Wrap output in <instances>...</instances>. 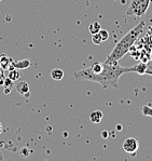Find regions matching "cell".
<instances>
[{
    "label": "cell",
    "instance_id": "6da1fadb",
    "mask_svg": "<svg viewBox=\"0 0 152 161\" xmlns=\"http://www.w3.org/2000/svg\"><path fill=\"white\" fill-rule=\"evenodd\" d=\"M119 61H113V59L107 58L104 63V68L98 74H89L84 70V68L81 70L75 71L73 77L78 80H87L97 82L104 89L108 88H118V82L119 79L123 74L129 73L128 67H122L119 63Z\"/></svg>",
    "mask_w": 152,
    "mask_h": 161
},
{
    "label": "cell",
    "instance_id": "7a4b0ae2",
    "mask_svg": "<svg viewBox=\"0 0 152 161\" xmlns=\"http://www.w3.org/2000/svg\"><path fill=\"white\" fill-rule=\"evenodd\" d=\"M144 22H140L138 25H136L134 28H132L131 31L116 44V47L113 48V50L110 52V54L108 55L107 58L113 59V61H120L126 53L129 52L132 47L134 46V43L137 41L138 37L140 36L141 33L144 31Z\"/></svg>",
    "mask_w": 152,
    "mask_h": 161
},
{
    "label": "cell",
    "instance_id": "3957f363",
    "mask_svg": "<svg viewBox=\"0 0 152 161\" xmlns=\"http://www.w3.org/2000/svg\"><path fill=\"white\" fill-rule=\"evenodd\" d=\"M152 0H132L128 9L126 11V15L140 17L146 14L150 7Z\"/></svg>",
    "mask_w": 152,
    "mask_h": 161
},
{
    "label": "cell",
    "instance_id": "277c9868",
    "mask_svg": "<svg viewBox=\"0 0 152 161\" xmlns=\"http://www.w3.org/2000/svg\"><path fill=\"white\" fill-rule=\"evenodd\" d=\"M138 148H139V143L135 137H128L123 142V149L127 153L134 155L138 150Z\"/></svg>",
    "mask_w": 152,
    "mask_h": 161
},
{
    "label": "cell",
    "instance_id": "5b68a950",
    "mask_svg": "<svg viewBox=\"0 0 152 161\" xmlns=\"http://www.w3.org/2000/svg\"><path fill=\"white\" fill-rule=\"evenodd\" d=\"M15 88H16V91H18L21 95L26 96V97L29 96V86L26 81H24V80L18 81V82L15 85Z\"/></svg>",
    "mask_w": 152,
    "mask_h": 161
},
{
    "label": "cell",
    "instance_id": "8992f818",
    "mask_svg": "<svg viewBox=\"0 0 152 161\" xmlns=\"http://www.w3.org/2000/svg\"><path fill=\"white\" fill-rule=\"evenodd\" d=\"M146 68H147V64L144 63V62H140V63L136 64V65H134V66H129L128 71L129 73H136V74H138V75H144Z\"/></svg>",
    "mask_w": 152,
    "mask_h": 161
},
{
    "label": "cell",
    "instance_id": "52a82bcc",
    "mask_svg": "<svg viewBox=\"0 0 152 161\" xmlns=\"http://www.w3.org/2000/svg\"><path fill=\"white\" fill-rule=\"evenodd\" d=\"M30 66V62L28 59H24V61H12L11 63V66L9 67V70L10 69H24V68H27Z\"/></svg>",
    "mask_w": 152,
    "mask_h": 161
},
{
    "label": "cell",
    "instance_id": "ba28073f",
    "mask_svg": "<svg viewBox=\"0 0 152 161\" xmlns=\"http://www.w3.org/2000/svg\"><path fill=\"white\" fill-rule=\"evenodd\" d=\"M12 59L7 54H0V68L3 70H9V67L11 66Z\"/></svg>",
    "mask_w": 152,
    "mask_h": 161
},
{
    "label": "cell",
    "instance_id": "9c48e42d",
    "mask_svg": "<svg viewBox=\"0 0 152 161\" xmlns=\"http://www.w3.org/2000/svg\"><path fill=\"white\" fill-rule=\"evenodd\" d=\"M102 117H104V114L100 110H94L91 113L90 115V120L92 121L93 123H99L100 121L102 120Z\"/></svg>",
    "mask_w": 152,
    "mask_h": 161
},
{
    "label": "cell",
    "instance_id": "30bf717a",
    "mask_svg": "<svg viewBox=\"0 0 152 161\" xmlns=\"http://www.w3.org/2000/svg\"><path fill=\"white\" fill-rule=\"evenodd\" d=\"M64 76H65V74H64V71L60 68H54L51 71V77H52L53 80L60 81L64 78Z\"/></svg>",
    "mask_w": 152,
    "mask_h": 161
},
{
    "label": "cell",
    "instance_id": "8fae6325",
    "mask_svg": "<svg viewBox=\"0 0 152 161\" xmlns=\"http://www.w3.org/2000/svg\"><path fill=\"white\" fill-rule=\"evenodd\" d=\"M8 78L11 79L13 82H16V81H18L19 78H21V71H19L18 69H16V68L10 69L9 74H8Z\"/></svg>",
    "mask_w": 152,
    "mask_h": 161
},
{
    "label": "cell",
    "instance_id": "7c38bea8",
    "mask_svg": "<svg viewBox=\"0 0 152 161\" xmlns=\"http://www.w3.org/2000/svg\"><path fill=\"white\" fill-rule=\"evenodd\" d=\"M3 86H4V94H10L14 88V82L11 79H9L8 77H7L6 81H4V83H3Z\"/></svg>",
    "mask_w": 152,
    "mask_h": 161
},
{
    "label": "cell",
    "instance_id": "4fadbf2b",
    "mask_svg": "<svg viewBox=\"0 0 152 161\" xmlns=\"http://www.w3.org/2000/svg\"><path fill=\"white\" fill-rule=\"evenodd\" d=\"M102 29V26L98 22H93L92 24L89 26V31L91 35H94V34H97L98 31Z\"/></svg>",
    "mask_w": 152,
    "mask_h": 161
},
{
    "label": "cell",
    "instance_id": "5bb4252c",
    "mask_svg": "<svg viewBox=\"0 0 152 161\" xmlns=\"http://www.w3.org/2000/svg\"><path fill=\"white\" fill-rule=\"evenodd\" d=\"M92 42L94 43V44H100V43H102L104 41H102V36H100V34H99V31L97 34H94V35H92Z\"/></svg>",
    "mask_w": 152,
    "mask_h": 161
},
{
    "label": "cell",
    "instance_id": "9a60e30c",
    "mask_svg": "<svg viewBox=\"0 0 152 161\" xmlns=\"http://www.w3.org/2000/svg\"><path fill=\"white\" fill-rule=\"evenodd\" d=\"M143 114L144 116H151L152 117V107H150V106H148V105H144L143 106Z\"/></svg>",
    "mask_w": 152,
    "mask_h": 161
},
{
    "label": "cell",
    "instance_id": "2e32d148",
    "mask_svg": "<svg viewBox=\"0 0 152 161\" xmlns=\"http://www.w3.org/2000/svg\"><path fill=\"white\" fill-rule=\"evenodd\" d=\"M146 64H147V68H146V73H144V75L152 76V59H149Z\"/></svg>",
    "mask_w": 152,
    "mask_h": 161
},
{
    "label": "cell",
    "instance_id": "e0dca14e",
    "mask_svg": "<svg viewBox=\"0 0 152 161\" xmlns=\"http://www.w3.org/2000/svg\"><path fill=\"white\" fill-rule=\"evenodd\" d=\"M99 34H100V36H102V41H104V42L108 40V38H109V31H107L106 29H100Z\"/></svg>",
    "mask_w": 152,
    "mask_h": 161
},
{
    "label": "cell",
    "instance_id": "ac0fdd59",
    "mask_svg": "<svg viewBox=\"0 0 152 161\" xmlns=\"http://www.w3.org/2000/svg\"><path fill=\"white\" fill-rule=\"evenodd\" d=\"M6 78L7 77L4 76V70L3 69H0V86H3L4 81H6Z\"/></svg>",
    "mask_w": 152,
    "mask_h": 161
},
{
    "label": "cell",
    "instance_id": "d6986e66",
    "mask_svg": "<svg viewBox=\"0 0 152 161\" xmlns=\"http://www.w3.org/2000/svg\"><path fill=\"white\" fill-rule=\"evenodd\" d=\"M102 137H104V138L108 137V132H107V131H104V132H102Z\"/></svg>",
    "mask_w": 152,
    "mask_h": 161
},
{
    "label": "cell",
    "instance_id": "ffe728a7",
    "mask_svg": "<svg viewBox=\"0 0 152 161\" xmlns=\"http://www.w3.org/2000/svg\"><path fill=\"white\" fill-rule=\"evenodd\" d=\"M117 130H119V131H120V130H122V125H117Z\"/></svg>",
    "mask_w": 152,
    "mask_h": 161
},
{
    "label": "cell",
    "instance_id": "44dd1931",
    "mask_svg": "<svg viewBox=\"0 0 152 161\" xmlns=\"http://www.w3.org/2000/svg\"><path fill=\"white\" fill-rule=\"evenodd\" d=\"M1 132H2V125L0 123V134H1Z\"/></svg>",
    "mask_w": 152,
    "mask_h": 161
},
{
    "label": "cell",
    "instance_id": "7402d4cb",
    "mask_svg": "<svg viewBox=\"0 0 152 161\" xmlns=\"http://www.w3.org/2000/svg\"><path fill=\"white\" fill-rule=\"evenodd\" d=\"M0 1H2V0H0Z\"/></svg>",
    "mask_w": 152,
    "mask_h": 161
}]
</instances>
